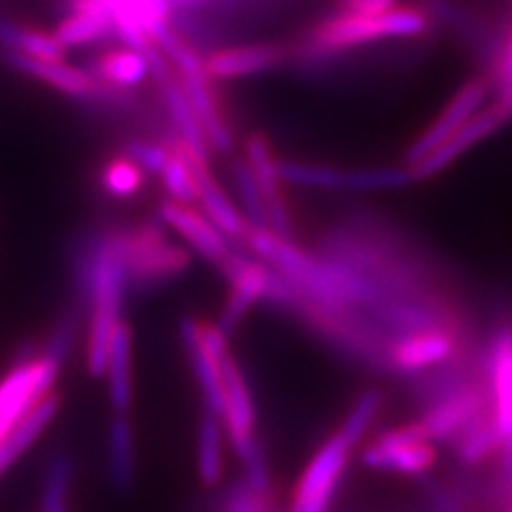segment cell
Wrapping results in <instances>:
<instances>
[{"label":"cell","mask_w":512,"mask_h":512,"mask_svg":"<svg viewBox=\"0 0 512 512\" xmlns=\"http://www.w3.org/2000/svg\"><path fill=\"white\" fill-rule=\"evenodd\" d=\"M431 22H434L431 13L416 5H397L382 15L333 11L310 24L306 35L297 41L295 47L288 45V54L303 62L320 64L340 58L346 52L357 50V47L425 37Z\"/></svg>","instance_id":"6da1fadb"},{"label":"cell","mask_w":512,"mask_h":512,"mask_svg":"<svg viewBox=\"0 0 512 512\" xmlns=\"http://www.w3.org/2000/svg\"><path fill=\"white\" fill-rule=\"evenodd\" d=\"M114 229L131 291H150L188 271L192 254L173 242L160 220H141Z\"/></svg>","instance_id":"7a4b0ae2"},{"label":"cell","mask_w":512,"mask_h":512,"mask_svg":"<svg viewBox=\"0 0 512 512\" xmlns=\"http://www.w3.org/2000/svg\"><path fill=\"white\" fill-rule=\"evenodd\" d=\"M64 357L67 355L45 344L41 352L13 363L0 378V444L39 397L56 389Z\"/></svg>","instance_id":"3957f363"},{"label":"cell","mask_w":512,"mask_h":512,"mask_svg":"<svg viewBox=\"0 0 512 512\" xmlns=\"http://www.w3.org/2000/svg\"><path fill=\"white\" fill-rule=\"evenodd\" d=\"M355 446L342 427L320 444L297 480L288 512H329Z\"/></svg>","instance_id":"277c9868"},{"label":"cell","mask_w":512,"mask_h":512,"mask_svg":"<svg viewBox=\"0 0 512 512\" xmlns=\"http://www.w3.org/2000/svg\"><path fill=\"white\" fill-rule=\"evenodd\" d=\"M180 340L190 370L201 389L205 410L220 414L222 406V367L229 355V335L218 325L205 323L197 316H182Z\"/></svg>","instance_id":"5b68a950"},{"label":"cell","mask_w":512,"mask_h":512,"mask_svg":"<svg viewBox=\"0 0 512 512\" xmlns=\"http://www.w3.org/2000/svg\"><path fill=\"white\" fill-rule=\"evenodd\" d=\"M468 331L425 329L397 335L389 342V372L399 376H423L463 359Z\"/></svg>","instance_id":"8992f818"},{"label":"cell","mask_w":512,"mask_h":512,"mask_svg":"<svg viewBox=\"0 0 512 512\" xmlns=\"http://www.w3.org/2000/svg\"><path fill=\"white\" fill-rule=\"evenodd\" d=\"M483 374L487 378L493 421L502 440V466L512 487V323H502L493 329L485 350Z\"/></svg>","instance_id":"52a82bcc"},{"label":"cell","mask_w":512,"mask_h":512,"mask_svg":"<svg viewBox=\"0 0 512 512\" xmlns=\"http://www.w3.org/2000/svg\"><path fill=\"white\" fill-rule=\"evenodd\" d=\"M218 416L224 427V436H227L239 459L248 463L263 453L259 434H256L254 397L242 365L237 363L233 352H229L222 367V406Z\"/></svg>","instance_id":"ba28073f"},{"label":"cell","mask_w":512,"mask_h":512,"mask_svg":"<svg viewBox=\"0 0 512 512\" xmlns=\"http://www.w3.org/2000/svg\"><path fill=\"white\" fill-rule=\"evenodd\" d=\"M218 269L222 271L224 280L229 282V295L216 325L231 335L242 325V320L250 314L256 303H265L271 278H274V269L261 259H256L254 254H244L237 250H233L218 265Z\"/></svg>","instance_id":"9c48e42d"},{"label":"cell","mask_w":512,"mask_h":512,"mask_svg":"<svg viewBox=\"0 0 512 512\" xmlns=\"http://www.w3.org/2000/svg\"><path fill=\"white\" fill-rule=\"evenodd\" d=\"M491 90L493 86L487 75H478L463 84L451 99H448V103L442 107L434 122L425 126L406 148L404 167L419 165L425 156H429L438 146H442V143L451 135H455L463 124L470 122L478 111L485 107Z\"/></svg>","instance_id":"30bf717a"},{"label":"cell","mask_w":512,"mask_h":512,"mask_svg":"<svg viewBox=\"0 0 512 512\" xmlns=\"http://www.w3.org/2000/svg\"><path fill=\"white\" fill-rule=\"evenodd\" d=\"M363 463L382 472L416 476L434 466L436 446L414 421L380 434L363 451Z\"/></svg>","instance_id":"8fae6325"},{"label":"cell","mask_w":512,"mask_h":512,"mask_svg":"<svg viewBox=\"0 0 512 512\" xmlns=\"http://www.w3.org/2000/svg\"><path fill=\"white\" fill-rule=\"evenodd\" d=\"M5 62L13 71H18L35 82L52 88L67 99L84 103H120L126 94L114 92L96 82L90 71L73 67L67 60H37L13 52H3Z\"/></svg>","instance_id":"7c38bea8"},{"label":"cell","mask_w":512,"mask_h":512,"mask_svg":"<svg viewBox=\"0 0 512 512\" xmlns=\"http://www.w3.org/2000/svg\"><path fill=\"white\" fill-rule=\"evenodd\" d=\"M244 160L254 175L256 186H259L267 214V227L284 237L295 239L293 216L288 210L284 180L278 171V156L265 133L252 131L244 139Z\"/></svg>","instance_id":"4fadbf2b"},{"label":"cell","mask_w":512,"mask_h":512,"mask_svg":"<svg viewBox=\"0 0 512 512\" xmlns=\"http://www.w3.org/2000/svg\"><path fill=\"white\" fill-rule=\"evenodd\" d=\"M203 60L214 82H235L274 71L291 60V54L288 45L278 41H248L214 47Z\"/></svg>","instance_id":"5bb4252c"},{"label":"cell","mask_w":512,"mask_h":512,"mask_svg":"<svg viewBox=\"0 0 512 512\" xmlns=\"http://www.w3.org/2000/svg\"><path fill=\"white\" fill-rule=\"evenodd\" d=\"M158 220L165 224L167 231L182 237L192 252L216 267L235 250L231 239L195 205L167 199L158 205Z\"/></svg>","instance_id":"9a60e30c"},{"label":"cell","mask_w":512,"mask_h":512,"mask_svg":"<svg viewBox=\"0 0 512 512\" xmlns=\"http://www.w3.org/2000/svg\"><path fill=\"white\" fill-rule=\"evenodd\" d=\"M504 124H506V120L500 114L498 107L495 105L483 107L470 122L463 124L455 135L448 137L442 146H438L429 156H425L419 165L408 167L412 180L423 182V180L434 178V175L442 173L444 169L457 163L463 154L476 148L480 141H485L489 135L500 131Z\"/></svg>","instance_id":"2e32d148"},{"label":"cell","mask_w":512,"mask_h":512,"mask_svg":"<svg viewBox=\"0 0 512 512\" xmlns=\"http://www.w3.org/2000/svg\"><path fill=\"white\" fill-rule=\"evenodd\" d=\"M54 35L69 52L114 35V24L103 0H64V13Z\"/></svg>","instance_id":"e0dca14e"},{"label":"cell","mask_w":512,"mask_h":512,"mask_svg":"<svg viewBox=\"0 0 512 512\" xmlns=\"http://www.w3.org/2000/svg\"><path fill=\"white\" fill-rule=\"evenodd\" d=\"M62 408V395L58 389H52L39 397L35 404L28 408V412L22 416L11 429V434L0 444V476H3L9 468H13L32 446H35L45 429L54 423Z\"/></svg>","instance_id":"ac0fdd59"},{"label":"cell","mask_w":512,"mask_h":512,"mask_svg":"<svg viewBox=\"0 0 512 512\" xmlns=\"http://www.w3.org/2000/svg\"><path fill=\"white\" fill-rule=\"evenodd\" d=\"M207 163H210V160H197L195 163L197 203L201 207V212L210 218L233 244L244 242L250 224L242 210L237 207V203L231 199L229 192L218 184Z\"/></svg>","instance_id":"d6986e66"},{"label":"cell","mask_w":512,"mask_h":512,"mask_svg":"<svg viewBox=\"0 0 512 512\" xmlns=\"http://www.w3.org/2000/svg\"><path fill=\"white\" fill-rule=\"evenodd\" d=\"M90 73L105 88L128 94L150 77V64L146 54L122 43L96 54L90 64Z\"/></svg>","instance_id":"ffe728a7"},{"label":"cell","mask_w":512,"mask_h":512,"mask_svg":"<svg viewBox=\"0 0 512 512\" xmlns=\"http://www.w3.org/2000/svg\"><path fill=\"white\" fill-rule=\"evenodd\" d=\"M133 327L126 318H122L107 352L105 378H107V395L114 412H126L133 404Z\"/></svg>","instance_id":"44dd1931"},{"label":"cell","mask_w":512,"mask_h":512,"mask_svg":"<svg viewBox=\"0 0 512 512\" xmlns=\"http://www.w3.org/2000/svg\"><path fill=\"white\" fill-rule=\"evenodd\" d=\"M0 52H13L37 60H67V50L54 30L15 22L0 15Z\"/></svg>","instance_id":"7402d4cb"},{"label":"cell","mask_w":512,"mask_h":512,"mask_svg":"<svg viewBox=\"0 0 512 512\" xmlns=\"http://www.w3.org/2000/svg\"><path fill=\"white\" fill-rule=\"evenodd\" d=\"M107 470L111 485L118 491H128L135 480V429L126 412H116L107 434Z\"/></svg>","instance_id":"603a6c76"},{"label":"cell","mask_w":512,"mask_h":512,"mask_svg":"<svg viewBox=\"0 0 512 512\" xmlns=\"http://www.w3.org/2000/svg\"><path fill=\"white\" fill-rule=\"evenodd\" d=\"M224 427L220 416L205 410L197 436V470L205 487H216L224 474Z\"/></svg>","instance_id":"cb8c5ba5"},{"label":"cell","mask_w":512,"mask_h":512,"mask_svg":"<svg viewBox=\"0 0 512 512\" xmlns=\"http://www.w3.org/2000/svg\"><path fill=\"white\" fill-rule=\"evenodd\" d=\"M278 171L284 184L310 188V190H344L346 169L327 163H312V160L278 158Z\"/></svg>","instance_id":"d4e9b609"},{"label":"cell","mask_w":512,"mask_h":512,"mask_svg":"<svg viewBox=\"0 0 512 512\" xmlns=\"http://www.w3.org/2000/svg\"><path fill=\"white\" fill-rule=\"evenodd\" d=\"M146 178V171L126 154H116L107 158L99 171V184L105 195L120 201L137 197L143 186H146Z\"/></svg>","instance_id":"484cf974"},{"label":"cell","mask_w":512,"mask_h":512,"mask_svg":"<svg viewBox=\"0 0 512 512\" xmlns=\"http://www.w3.org/2000/svg\"><path fill=\"white\" fill-rule=\"evenodd\" d=\"M455 442H457V457L463 463H483L495 451H500L502 440H500L498 425L493 421L491 408L483 416H478V419L463 431Z\"/></svg>","instance_id":"4316f807"},{"label":"cell","mask_w":512,"mask_h":512,"mask_svg":"<svg viewBox=\"0 0 512 512\" xmlns=\"http://www.w3.org/2000/svg\"><path fill=\"white\" fill-rule=\"evenodd\" d=\"M233 182L239 195V210L246 216L250 227H267V214L261 192L254 182L250 167L246 165V160H237L233 165Z\"/></svg>","instance_id":"83f0119b"},{"label":"cell","mask_w":512,"mask_h":512,"mask_svg":"<svg viewBox=\"0 0 512 512\" xmlns=\"http://www.w3.org/2000/svg\"><path fill=\"white\" fill-rule=\"evenodd\" d=\"M489 79L495 94H498L493 105L500 109L508 124L512 122V28L493 56V75H489Z\"/></svg>","instance_id":"f1b7e54d"},{"label":"cell","mask_w":512,"mask_h":512,"mask_svg":"<svg viewBox=\"0 0 512 512\" xmlns=\"http://www.w3.org/2000/svg\"><path fill=\"white\" fill-rule=\"evenodd\" d=\"M122 154L133 158L135 163L143 171H146V175H160V171H163V167L167 163L169 148H167V143L137 137V139H128L124 143Z\"/></svg>","instance_id":"f546056e"},{"label":"cell","mask_w":512,"mask_h":512,"mask_svg":"<svg viewBox=\"0 0 512 512\" xmlns=\"http://www.w3.org/2000/svg\"><path fill=\"white\" fill-rule=\"evenodd\" d=\"M335 11L359 13V15H382L399 5V0H333Z\"/></svg>","instance_id":"4dcf8cb0"},{"label":"cell","mask_w":512,"mask_h":512,"mask_svg":"<svg viewBox=\"0 0 512 512\" xmlns=\"http://www.w3.org/2000/svg\"><path fill=\"white\" fill-rule=\"evenodd\" d=\"M427 3H429L431 11H436L438 15H442V18H446L451 24H455L459 28H466L468 26V22L463 20V18H459V13L451 5H448L446 0H427Z\"/></svg>","instance_id":"1f68e13d"}]
</instances>
